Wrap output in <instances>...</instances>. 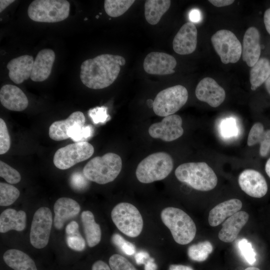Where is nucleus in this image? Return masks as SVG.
Segmentation results:
<instances>
[{
  "label": "nucleus",
  "mask_w": 270,
  "mask_h": 270,
  "mask_svg": "<svg viewBox=\"0 0 270 270\" xmlns=\"http://www.w3.org/2000/svg\"><path fill=\"white\" fill-rule=\"evenodd\" d=\"M125 64L124 58L120 56L98 55L82 62L80 66V80L90 88H104L116 80L120 72V66Z\"/></svg>",
  "instance_id": "obj_1"
},
{
  "label": "nucleus",
  "mask_w": 270,
  "mask_h": 270,
  "mask_svg": "<svg viewBox=\"0 0 270 270\" xmlns=\"http://www.w3.org/2000/svg\"><path fill=\"white\" fill-rule=\"evenodd\" d=\"M175 175L180 182L200 191L210 190L218 183L215 172L205 162L182 164L176 168Z\"/></svg>",
  "instance_id": "obj_2"
},
{
  "label": "nucleus",
  "mask_w": 270,
  "mask_h": 270,
  "mask_svg": "<svg viewBox=\"0 0 270 270\" xmlns=\"http://www.w3.org/2000/svg\"><path fill=\"white\" fill-rule=\"evenodd\" d=\"M122 168V160L120 156L108 152L91 159L84 166L82 173L87 180L104 184L114 180Z\"/></svg>",
  "instance_id": "obj_3"
},
{
  "label": "nucleus",
  "mask_w": 270,
  "mask_h": 270,
  "mask_svg": "<svg viewBox=\"0 0 270 270\" xmlns=\"http://www.w3.org/2000/svg\"><path fill=\"white\" fill-rule=\"evenodd\" d=\"M160 216L176 242L184 245L194 240L196 226L192 218L184 211L176 208L168 207L162 210Z\"/></svg>",
  "instance_id": "obj_4"
},
{
  "label": "nucleus",
  "mask_w": 270,
  "mask_h": 270,
  "mask_svg": "<svg viewBox=\"0 0 270 270\" xmlns=\"http://www.w3.org/2000/svg\"><path fill=\"white\" fill-rule=\"evenodd\" d=\"M173 166V160L169 154L157 152L150 154L138 164L136 174L138 181L149 184L166 178Z\"/></svg>",
  "instance_id": "obj_5"
},
{
  "label": "nucleus",
  "mask_w": 270,
  "mask_h": 270,
  "mask_svg": "<svg viewBox=\"0 0 270 270\" xmlns=\"http://www.w3.org/2000/svg\"><path fill=\"white\" fill-rule=\"evenodd\" d=\"M70 4L66 0H35L28 6V14L32 20L56 22L69 16Z\"/></svg>",
  "instance_id": "obj_6"
},
{
  "label": "nucleus",
  "mask_w": 270,
  "mask_h": 270,
  "mask_svg": "<svg viewBox=\"0 0 270 270\" xmlns=\"http://www.w3.org/2000/svg\"><path fill=\"white\" fill-rule=\"evenodd\" d=\"M111 218L116 228L128 236L136 237L142 231V215L131 204L120 202L116 204L112 210Z\"/></svg>",
  "instance_id": "obj_7"
},
{
  "label": "nucleus",
  "mask_w": 270,
  "mask_h": 270,
  "mask_svg": "<svg viewBox=\"0 0 270 270\" xmlns=\"http://www.w3.org/2000/svg\"><path fill=\"white\" fill-rule=\"evenodd\" d=\"M188 99L186 88L182 85H176L161 90L154 100V112L160 116L174 114L182 108Z\"/></svg>",
  "instance_id": "obj_8"
},
{
  "label": "nucleus",
  "mask_w": 270,
  "mask_h": 270,
  "mask_svg": "<svg viewBox=\"0 0 270 270\" xmlns=\"http://www.w3.org/2000/svg\"><path fill=\"white\" fill-rule=\"evenodd\" d=\"M94 152V146L89 142H76L58 150L54 154L53 162L57 168L66 170L88 160Z\"/></svg>",
  "instance_id": "obj_9"
},
{
  "label": "nucleus",
  "mask_w": 270,
  "mask_h": 270,
  "mask_svg": "<svg viewBox=\"0 0 270 270\" xmlns=\"http://www.w3.org/2000/svg\"><path fill=\"white\" fill-rule=\"evenodd\" d=\"M211 42L223 64L238 61L242 55V46L232 32L227 30H219L212 35Z\"/></svg>",
  "instance_id": "obj_10"
},
{
  "label": "nucleus",
  "mask_w": 270,
  "mask_h": 270,
  "mask_svg": "<svg viewBox=\"0 0 270 270\" xmlns=\"http://www.w3.org/2000/svg\"><path fill=\"white\" fill-rule=\"evenodd\" d=\"M52 220V212L47 207H41L35 212L30 234V242L34 248L40 249L48 244Z\"/></svg>",
  "instance_id": "obj_11"
},
{
  "label": "nucleus",
  "mask_w": 270,
  "mask_h": 270,
  "mask_svg": "<svg viewBox=\"0 0 270 270\" xmlns=\"http://www.w3.org/2000/svg\"><path fill=\"white\" fill-rule=\"evenodd\" d=\"M182 121L178 114L165 116L161 122L152 124L148 128L150 136L165 142H172L180 138L184 134Z\"/></svg>",
  "instance_id": "obj_12"
},
{
  "label": "nucleus",
  "mask_w": 270,
  "mask_h": 270,
  "mask_svg": "<svg viewBox=\"0 0 270 270\" xmlns=\"http://www.w3.org/2000/svg\"><path fill=\"white\" fill-rule=\"evenodd\" d=\"M176 66L175 58L168 54L152 52L145 58L143 68L146 72L154 75H166L175 72Z\"/></svg>",
  "instance_id": "obj_13"
},
{
  "label": "nucleus",
  "mask_w": 270,
  "mask_h": 270,
  "mask_svg": "<svg viewBox=\"0 0 270 270\" xmlns=\"http://www.w3.org/2000/svg\"><path fill=\"white\" fill-rule=\"evenodd\" d=\"M195 94L198 100L208 103L213 108L220 106L226 98L224 89L210 77L204 78L198 82Z\"/></svg>",
  "instance_id": "obj_14"
},
{
  "label": "nucleus",
  "mask_w": 270,
  "mask_h": 270,
  "mask_svg": "<svg viewBox=\"0 0 270 270\" xmlns=\"http://www.w3.org/2000/svg\"><path fill=\"white\" fill-rule=\"evenodd\" d=\"M238 184L241 189L248 196L260 198L268 192V185L264 176L257 170L246 169L239 175Z\"/></svg>",
  "instance_id": "obj_15"
},
{
  "label": "nucleus",
  "mask_w": 270,
  "mask_h": 270,
  "mask_svg": "<svg viewBox=\"0 0 270 270\" xmlns=\"http://www.w3.org/2000/svg\"><path fill=\"white\" fill-rule=\"evenodd\" d=\"M198 31L194 24L187 22L182 26L175 36L172 47L180 54H188L196 50L197 44Z\"/></svg>",
  "instance_id": "obj_16"
},
{
  "label": "nucleus",
  "mask_w": 270,
  "mask_h": 270,
  "mask_svg": "<svg viewBox=\"0 0 270 270\" xmlns=\"http://www.w3.org/2000/svg\"><path fill=\"white\" fill-rule=\"evenodd\" d=\"M260 52V32L256 28L250 27L243 38L242 60L248 66L252 67L259 60Z\"/></svg>",
  "instance_id": "obj_17"
},
{
  "label": "nucleus",
  "mask_w": 270,
  "mask_h": 270,
  "mask_svg": "<svg viewBox=\"0 0 270 270\" xmlns=\"http://www.w3.org/2000/svg\"><path fill=\"white\" fill-rule=\"evenodd\" d=\"M0 101L8 110L17 112L24 110L28 104V99L22 90L12 84H6L1 88Z\"/></svg>",
  "instance_id": "obj_18"
},
{
  "label": "nucleus",
  "mask_w": 270,
  "mask_h": 270,
  "mask_svg": "<svg viewBox=\"0 0 270 270\" xmlns=\"http://www.w3.org/2000/svg\"><path fill=\"white\" fill-rule=\"evenodd\" d=\"M55 60L53 50L45 48L40 50L34 60L30 79L35 82H42L50 76Z\"/></svg>",
  "instance_id": "obj_19"
},
{
  "label": "nucleus",
  "mask_w": 270,
  "mask_h": 270,
  "mask_svg": "<svg viewBox=\"0 0 270 270\" xmlns=\"http://www.w3.org/2000/svg\"><path fill=\"white\" fill-rule=\"evenodd\" d=\"M54 226L58 230H61L67 220L76 216L80 210V207L77 202L68 198L58 199L54 206Z\"/></svg>",
  "instance_id": "obj_20"
},
{
  "label": "nucleus",
  "mask_w": 270,
  "mask_h": 270,
  "mask_svg": "<svg viewBox=\"0 0 270 270\" xmlns=\"http://www.w3.org/2000/svg\"><path fill=\"white\" fill-rule=\"evenodd\" d=\"M248 214L244 211H239L228 218L222 224L218 232L219 239L225 242H232L248 221Z\"/></svg>",
  "instance_id": "obj_21"
},
{
  "label": "nucleus",
  "mask_w": 270,
  "mask_h": 270,
  "mask_svg": "<svg viewBox=\"0 0 270 270\" xmlns=\"http://www.w3.org/2000/svg\"><path fill=\"white\" fill-rule=\"evenodd\" d=\"M34 63L30 55H23L10 60L6 65L8 76L15 84H20L30 77Z\"/></svg>",
  "instance_id": "obj_22"
},
{
  "label": "nucleus",
  "mask_w": 270,
  "mask_h": 270,
  "mask_svg": "<svg viewBox=\"0 0 270 270\" xmlns=\"http://www.w3.org/2000/svg\"><path fill=\"white\" fill-rule=\"evenodd\" d=\"M85 122V116L82 112H74L66 120L52 123L49 128V136L56 141L68 139L69 138L68 132L70 129L77 124H84Z\"/></svg>",
  "instance_id": "obj_23"
},
{
  "label": "nucleus",
  "mask_w": 270,
  "mask_h": 270,
  "mask_svg": "<svg viewBox=\"0 0 270 270\" xmlns=\"http://www.w3.org/2000/svg\"><path fill=\"white\" fill-rule=\"evenodd\" d=\"M242 206V202L237 198H232L218 204L210 212L208 221L212 226H216L239 212Z\"/></svg>",
  "instance_id": "obj_24"
},
{
  "label": "nucleus",
  "mask_w": 270,
  "mask_h": 270,
  "mask_svg": "<svg viewBox=\"0 0 270 270\" xmlns=\"http://www.w3.org/2000/svg\"><path fill=\"white\" fill-rule=\"evenodd\" d=\"M26 214L24 211L7 208L0 216V232L5 233L10 230L22 231L26 226Z\"/></svg>",
  "instance_id": "obj_25"
},
{
  "label": "nucleus",
  "mask_w": 270,
  "mask_h": 270,
  "mask_svg": "<svg viewBox=\"0 0 270 270\" xmlns=\"http://www.w3.org/2000/svg\"><path fill=\"white\" fill-rule=\"evenodd\" d=\"M247 144L248 146L260 144V154L266 156L270 152V129L265 130L262 123H255L249 132Z\"/></svg>",
  "instance_id": "obj_26"
},
{
  "label": "nucleus",
  "mask_w": 270,
  "mask_h": 270,
  "mask_svg": "<svg viewBox=\"0 0 270 270\" xmlns=\"http://www.w3.org/2000/svg\"><path fill=\"white\" fill-rule=\"evenodd\" d=\"M5 263L14 270H37L34 261L24 252L16 249L6 250L3 255Z\"/></svg>",
  "instance_id": "obj_27"
},
{
  "label": "nucleus",
  "mask_w": 270,
  "mask_h": 270,
  "mask_svg": "<svg viewBox=\"0 0 270 270\" xmlns=\"http://www.w3.org/2000/svg\"><path fill=\"white\" fill-rule=\"evenodd\" d=\"M81 220L88 245L90 248L94 247L99 244L101 240L100 226L96 222L94 216L90 211H83Z\"/></svg>",
  "instance_id": "obj_28"
},
{
  "label": "nucleus",
  "mask_w": 270,
  "mask_h": 270,
  "mask_svg": "<svg viewBox=\"0 0 270 270\" xmlns=\"http://www.w3.org/2000/svg\"><path fill=\"white\" fill-rule=\"evenodd\" d=\"M170 0H148L144 4V16L152 25L157 24L170 6Z\"/></svg>",
  "instance_id": "obj_29"
},
{
  "label": "nucleus",
  "mask_w": 270,
  "mask_h": 270,
  "mask_svg": "<svg viewBox=\"0 0 270 270\" xmlns=\"http://www.w3.org/2000/svg\"><path fill=\"white\" fill-rule=\"evenodd\" d=\"M270 76V61L266 58H259L250 70L251 89L255 90Z\"/></svg>",
  "instance_id": "obj_30"
},
{
  "label": "nucleus",
  "mask_w": 270,
  "mask_h": 270,
  "mask_svg": "<svg viewBox=\"0 0 270 270\" xmlns=\"http://www.w3.org/2000/svg\"><path fill=\"white\" fill-rule=\"evenodd\" d=\"M212 250V244L209 241L206 240L190 246L188 248V254L192 260L204 262L208 258Z\"/></svg>",
  "instance_id": "obj_31"
},
{
  "label": "nucleus",
  "mask_w": 270,
  "mask_h": 270,
  "mask_svg": "<svg viewBox=\"0 0 270 270\" xmlns=\"http://www.w3.org/2000/svg\"><path fill=\"white\" fill-rule=\"evenodd\" d=\"M134 0H105L106 12L111 17H118L126 12L134 2Z\"/></svg>",
  "instance_id": "obj_32"
},
{
  "label": "nucleus",
  "mask_w": 270,
  "mask_h": 270,
  "mask_svg": "<svg viewBox=\"0 0 270 270\" xmlns=\"http://www.w3.org/2000/svg\"><path fill=\"white\" fill-rule=\"evenodd\" d=\"M20 194L19 190L8 184L0 183V206H8L16 202Z\"/></svg>",
  "instance_id": "obj_33"
},
{
  "label": "nucleus",
  "mask_w": 270,
  "mask_h": 270,
  "mask_svg": "<svg viewBox=\"0 0 270 270\" xmlns=\"http://www.w3.org/2000/svg\"><path fill=\"white\" fill-rule=\"evenodd\" d=\"M84 124H79L74 126L68 132L69 138L76 142H84V140L90 138L93 134L94 128L90 125Z\"/></svg>",
  "instance_id": "obj_34"
},
{
  "label": "nucleus",
  "mask_w": 270,
  "mask_h": 270,
  "mask_svg": "<svg viewBox=\"0 0 270 270\" xmlns=\"http://www.w3.org/2000/svg\"><path fill=\"white\" fill-rule=\"evenodd\" d=\"M0 176L10 184H16L21 180L19 172L6 163L0 161Z\"/></svg>",
  "instance_id": "obj_35"
},
{
  "label": "nucleus",
  "mask_w": 270,
  "mask_h": 270,
  "mask_svg": "<svg viewBox=\"0 0 270 270\" xmlns=\"http://www.w3.org/2000/svg\"><path fill=\"white\" fill-rule=\"evenodd\" d=\"M238 249L245 260L252 265L256 262V253L252 244L246 239L242 238L238 243Z\"/></svg>",
  "instance_id": "obj_36"
},
{
  "label": "nucleus",
  "mask_w": 270,
  "mask_h": 270,
  "mask_svg": "<svg viewBox=\"0 0 270 270\" xmlns=\"http://www.w3.org/2000/svg\"><path fill=\"white\" fill-rule=\"evenodd\" d=\"M109 264L112 270H137L126 258L118 254L110 258Z\"/></svg>",
  "instance_id": "obj_37"
},
{
  "label": "nucleus",
  "mask_w": 270,
  "mask_h": 270,
  "mask_svg": "<svg viewBox=\"0 0 270 270\" xmlns=\"http://www.w3.org/2000/svg\"><path fill=\"white\" fill-rule=\"evenodd\" d=\"M113 243L124 253L128 256H132L136 252L135 246L131 242L126 240L120 234H114L112 238Z\"/></svg>",
  "instance_id": "obj_38"
},
{
  "label": "nucleus",
  "mask_w": 270,
  "mask_h": 270,
  "mask_svg": "<svg viewBox=\"0 0 270 270\" xmlns=\"http://www.w3.org/2000/svg\"><path fill=\"white\" fill-rule=\"evenodd\" d=\"M10 146V139L8 131L4 120L0 118V154L8 152Z\"/></svg>",
  "instance_id": "obj_39"
},
{
  "label": "nucleus",
  "mask_w": 270,
  "mask_h": 270,
  "mask_svg": "<svg viewBox=\"0 0 270 270\" xmlns=\"http://www.w3.org/2000/svg\"><path fill=\"white\" fill-rule=\"evenodd\" d=\"M66 241L70 248L76 251H82L86 248V242L79 231L66 235Z\"/></svg>",
  "instance_id": "obj_40"
},
{
  "label": "nucleus",
  "mask_w": 270,
  "mask_h": 270,
  "mask_svg": "<svg viewBox=\"0 0 270 270\" xmlns=\"http://www.w3.org/2000/svg\"><path fill=\"white\" fill-rule=\"evenodd\" d=\"M88 115L95 124L103 123L110 119L107 108L104 106L96 107L88 112Z\"/></svg>",
  "instance_id": "obj_41"
},
{
  "label": "nucleus",
  "mask_w": 270,
  "mask_h": 270,
  "mask_svg": "<svg viewBox=\"0 0 270 270\" xmlns=\"http://www.w3.org/2000/svg\"><path fill=\"white\" fill-rule=\"evenodd\" d=\"M84 175L82 176L81 174L76 172L71 176L70 182L72 187L76 190H82L86 186V182L84 178Z\"/></svg>",
  "instance_id": "obj_42"
},
{
  "label": "nucleus",
  "mask_w": 270,
  "mask_h": 270,
  "mask_svg": "<svg viewBox=\"0 0 270 270\" xmlns=\"http://www.w3.org/2000/svg\"><path fill=\"white\" fill-rule=\"evenodd\" d=\"M222 128V133L226 136H231L236 134V128L232 119H228L224 121Z\"/></svg>",
  "instance_id": "obj_43"
},
{
  "label": "nucleus",
  "mask_w": 270,
  "mask_h": 270,
  "mask_svg": "<svg viewBox=\"0 0 270 270\" xmlns=\"http://www.w3.org/2000/svg\"><path fill=\"white\" fill-rule=\"evenodd\" d=\"M149 258V254L144 251H140L134 256L136 262L138 264H145Z\"/></svg>",
  "instance_id": "obj_44"
},
{
  "label": "nucleus",
  "mask_w": 270,
  "mask_h": 270,
  "mask_svg": "<svg viewBox=\"0 0 270 270\" xmlns=\"http://www.w3.org/2000/svg\"><path fill=\"white\" fill-rule=\"evenodd\" d=\"M110 268L104 262L99 260L92 266V270H111Z\"/></svg>",
  "instance_id": "obj_45"
},
{
  "label": "nucleus",
  "mask_w": 270,
  "mask_h": 270,
  "mask_svg": "<svg viewBox=\"0 0 270 270\" xmlns=\"http://www.w3.org/2000/svg\"><path fill=\"white\" fill-rule=\"evenodd\" d=\"M78 230V224L74 220L70 222L66 228V235L74 234Z\"/></svg>",
  "instance_id": "obj_46"
},
{
  "label": "nucleus",
  "mask_w": 270,
  "mask_h": 270,
  "mask_svg": "<svg viewBox=\"0 0 270 270\" xmlns=\"http://www.w3.org/2000/svg\"><path fill=\"white\" fill-rule=\"evenodd\" d=\"M190 20L192 22H198L201 20V14L199 10H192L189 14Z\"/></svg>",
  "instance_id": "obj_47"
},
{
  "label": "nucleus",
  "mask_w": 270,
  "mask_h": 270,
  "mask_svg": "<svg viewBox=\"0 0 270 270\" xmlns=\"http://www.w3.org/2000/svg\"><path fill=\"white\" fill-rule=\"evenodd\" d=\"M208 2L216 7H222L229 6L234 1V0H210Z\"/></svg>",
  "instance_id": "obj_48"
},
{
  "label": "nucleus",
  "mask_w": 270,
  "mask_h": 270,
  "mask_svg": "<svg viewBox=\"0 0 270 270\" xmlns=\"http://www.w3.org/2000/svg\"><path fill=\"white\" fill-rule=\"evenodd\" d=\"M264 22L266 30L270 34V8L267 9L264 12Z\"/></svg>",
  "instance_id": "obj_49"
},
{
  "label": "nucleus",
  "mask_w": 270,
  "mask_h": 270,
  "mask_svg": "<svg viewBox=\"0 0 270 270\" xmlns=\"http://www.w3.org/2000/svg\"><path fill=\"white\" fill-rule=\"evenodd\" d=\"M157 265L154 262L153 258H149L144 264V270H156Z\"/></svg>",
  "instance_id": "obj_50"
},
{
  "label": "nucleus",
  "mask_w": 270,
  "mask_h": 270,
  "mask_svg": "<svg viewBox=\"0 0 270 270\" xmlns=\"http://www.w3.org/2000/svg\"><path fill=\"white\" fill-rule=\"evenodd\" d=\"M168 270H194L192 268L182 264H171Z\"/></svg>",
  "instance_id": "obj_51"
},
{
  "label": "nucleus",
  "mask_w": 270,
  "mask_h": 270,
  "mask_svg": "<svg viewBox=\"0 0 270 270\" xmlns=\"http://www.w3.org/2000/svg\"><path fill=\"white\" fill-rule=\"evenodd\" d=\"M14 2V0H0V12H2L6 7Z\"/></svg>",
  "instance_id": "obj_52"
},
{
  "label": "nucleus",
  "mask_w": 270,
  "mask_h": 270,
  "mask_svg": "<svg viewBox=\"0 0 270 270\" xmlns=\"http://www.w3.org/2000/svg\"><path fill=\"white\" fill-rule=\"evenodd\" d=\"M265 170L268 176L270 178V158L266 164Z\"/></svg>",
  "instance_id": "obj_53"
},
{
  "label": "nucleus",
  "mask_w": 270,
  "mask_h": 270,
  "mask_svg": "<svg viewBox=\"0 0 270 270\" xmlns=\"http://www.w3.org/2000/svg\"><path fill=\"white\" fill-rule=\"evenodd\" d=\"M265 87L267 92L270 94V76L265 82Z\"/></svg>",
  "instance_id": "obj_54"
},
{
  "label": "nucleus",
  "mask_w": 270,
  "mask_h": 270,
  "mask_svg": "<svg viewBox=\"0 0 270 270\" xmlns=\"http://www.w3.org/2000/svg\"><path fill=\"white\" fill-rule=\"evenodd\" d=\"M153 102L154 100H147V104L150 108L152 107Z\"/></svg>",
  "instance_id": "obj_55"
},
{
  "label": "nucleus",
  "mask_w": 270,
  "mask_h": 270,
  "mask_svg": "<svg viewBox=\"0 0 270 270\" xmlns=\"http://www.w3.org/2000/svg\"><path fill=\"white\" fill-rule=\"evenodd\" d=\"M244 270H260L258 268L254 266L248 267L246 268Z\"/></svg>",
  "instance_id": "obj_56"
},
{
  "label": "nucleus",
  "mask_w": 270,
  "mask_h": 270,
  "mask_svg": "<svg viewBox=\"0 0 270 270\" xmlns=\"http://www.w3.org/2000/svg\"><path fill=\"white\" fill-rule=\"evenodd\" d=\"M96 18H99V16L98 15H97V16H96Z\"/></svg>",
  "instance_id": "obj_57"
},
{
  "label": "nucleus",
  "mask_w": 270,
  "mask_h": 270,
  "mask_svg": "<svg viewBox=\"0 0 270 270\" xmlns=\"http://www.w3.org/2000/svg\"><path fill=\"white\" fill-rule=\"evenodd\" d=\"M84 20H88V18H86L84 19Z\"/></svg>",
  "instance_id": "obj_58"
}]
</instances>
